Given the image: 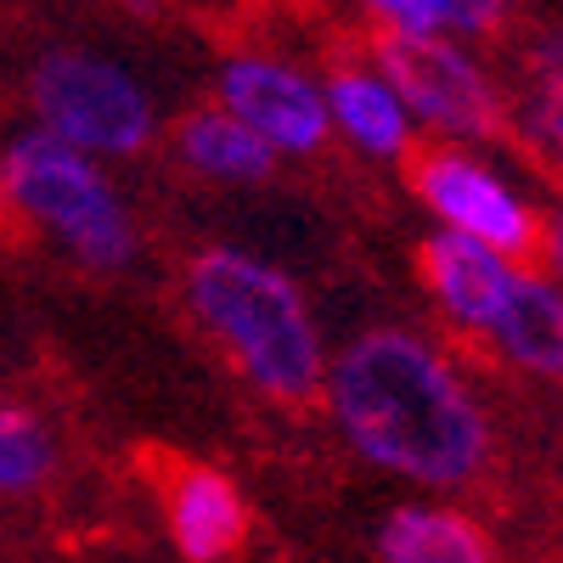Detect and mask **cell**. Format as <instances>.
Masks as SVG:
<instances>
[{
  "label": "cell",
  "mask_w": 563,
  "mask_h": 563,
  "mask_svg": "<svg viewBox=\"0 0 563 563\" xmlns=\"http://www.w3.org/2000/svg\"><path fill=\"white\" fill-rule=\"evenodd\" d=\"M327 406L361 462L395 479L456 490L490 456V422L462 372L406 327H372L327 366Z\"/></svg>",
  "instance_id": "6da1fadb"
},
{
  "label": "cell",
  "mask_w": 563,
  "mask_h": 563,
  "mask_svg": "<svg viewBox=\"0 0 563 563\" xmlns=\"http://www.w3.org/2000/svg\"><path fill=\"white\" fill-rule=\"evenodd\" d=\"M186 305L231 350L243 378L276 400H310L327 384L321 327L288 271L249 249H203L186 265Z\"/></svg>",
  "instance_id": "7a4b0ae2"
},
{
  "label": "cell",
  "mask_w": 563,
  "mask_h": 563,
  "mask_svg": "<svg viewBox=\"0 0 563 563\" xmlns=\"http://www.w3.org/2000/svg\"><path fill=\"white\" fill-rule=\"evenodd\" d=\"M0 180H7V203L23 209L34 225L90 271H119L135 254V225L124 214V198L102 164L79 153L74 141L52 130H23L0 153Z\"/></svg>",
  "instance_id": "3957f363"
},
{
  "label": "cell",
  "mask_w": 563,
  "mask_h": 563,
  "mask_svg": "<svg viewBox=\"0 0 563 563\" xmlns=\"http://www.w3.org/2000/svg\"><path fill=\"white\" fill-rule=\"evenodd\" d=\"M34 113L40 130L74 141L90 158H124L141 153L158 130L153 97L130 68L90 57V52H52L34 63Z\"/></svg>",
  "instance_id": "277c9868"
},
{
  "label": "cell",
  "mask_w": 563,
  "mask_h": 563,
  "mask_svg": "<svg viewBox=\"0 0 563 563\" xmlns=\"http://www.w3.org/2000/svg\"><path fill=\"white\" fill-rule=\"evenodd\" d=\"M378 74L400 90L411 119L440 130L445 141H485L501 124L496 85L451 34H384Z\"/></svg>",
  "instance_id": "5b68a950"
},
{
  "label": "cell",
  "mask_w": 563,
  "mask_h": 563,
  "mask_svg": "<svg viewBox=\"0 0 563 563\" xmlns=\"http://www.w3.org/2000/svg\"><path fill=\"white\" fill-rule=\"evenodd\" d=\"M417 198L434 209V220L445 231H462V238H479L501 254H525L536 249L541 225H536V209L530 198L512 186L496 164L462 153L456 141L451 147H434L417 158Z\"/></svg>",
  "instance_id": "8992f818"
},
{
  "label": "cell",
  "mask_w": 563,
  "mask_h": 563,
  "mask_svg": "<svg viewBox=\"0 0 563 563\" xmlns=\"http://www.w3.org/2000/svg\"><path fill=\"white\" fill-rule=\"evenodd\" d=\"M220 108L238 113L254 135H265L276 153H316L333 135L327 90L282 57H231L220 68Z\"/></svg>",
  "instance_id": "52a82bcc"
},
{
  "label": "cell",
  "mask_w": 563,
  "mask_h": 563,
  "mask_svg": "<svg viewBox=\"0 0 563 563\" xmlns=\"http://www.w3.org/2000/svg\"><path fill=\"white\" fill-rule=\"evenodd\" d=\"M422 276H429V294L434 305L467 327V333H490L512 282H519V265H512V254L479 243V238H462V231H434L429 243H422Z\"/></svg>",
  "instance_id": "ba28073f"
},
{
  "label": "cell",
  "mask_w": 563,
  "mask_h": 563,
  "mask_svg": "<svg viewBox=\"0 0 563 563\" xmlns=\"http://www.w3.org/2000/svg\"><path fill=\"white\" fill-rule=\"evenodd\" d=\"M321 90H327V119H333V130L350 141L355 153L400 158L411 147L417 119H411V108L400 102V90L378 68H339Z\"/></svg>",
  "instance_id": "9c48e42d"
},
{
  "label": "cell",
  "mask_w": 563,
  "mask_h": 563,
  "mask_svg": "<svg viewBox=\"0 0 563 563\" xmlns=\"http://www.w3.org/2000/svg\"><path fill=\"white\" fill-rule=\"evenodd\" d=\"M169 536L186 563H225L249 536L243 490L214 467H192L169 490Z\"/></svg>",
  "instance_id": "30bf717a"
},
{
  "label": "cell",
  "mask_w": 563,
  "mask_h": 563,
  "mask_svg": "<svg viewBox=\"0 0 563 563\" xmlns=\"http://www.w3.org/2000/svg\"><path fill=\"white\" fill-rule=\"evenodd\" d=\"M485 339L519 372L563 378V288L552 276L519 271V282H512V294H507V305Z\"/></svg>",
  "instance_id": "8fae6325"
},
{
  "label": "cell",
  "mask_w": 563,
  "mask_h": 563,
  "mask_svg": "<svg viewBox=\"0 0 563 563\" xmlns=\"http://www.w3.org/2000/svg\"><path fill=\"white\" fill-rule=\"evenodd\" d=\"M175 147H180V158L192 164L198 175L231 180V186H254V180H265L271 164H276L271 141L254 135L238 113H225V108L186 113V124L175 130Z\"/></svg>",
  "instance_id": "7c38bea8"
},
{
  "label": "cell",
  "mask_w": 563,
  "mask_h": 563,
  "mask_svg": "<svg viewBox=\"0 0 563 563\" xmlns=\"http://www.w3.org/2000/svg\"><path fill=\"white\" fill-rule=\"evenodd\" d=\"M378 558L384 563H496L474 519H462L451 507H422V501L395 507L384 519Z\"/></svg>",
  "instance_id": "4fadbf2b"
},
{
  "label": "cell",
  "mask_w": 563,
  "mask_h": 563,
  "mask_svg": "<svg viewBox=\"0 0 563 563\" xmlns=\"http://www.w3.org/2000/svg\"><path fill=\"white\" fill-rule=\"evenodd\" d=\"M57 445L45 422L23 406H0V496H29L52 479Z\"/></svg>",
  "instance_id": "5bb4252c"
},
{
  "label": "cell",
  "mask_w": 563,
  "mask_h": 563,
  "mask_svg": "<svg viewBox=\"0 0 563 563\" xmlns=\"http://www.w3.org/2000/svg\"><path fill=\"white\" fill-rule=\"evenodd\" d=\"M389 34H451L440 0H366Z\"/></svg>",
  "instance_id": "9a60e30c"
},
{
  "label": "cell",
  "mask_w": 563,
  "mask_h": 563,
  "mask_svg": "<svg viewBox=\"0 0 563 563\" xmlns=\"http://www.w3.org/2000/svg\"><path fill=\"white\" fill-rule=\"evenodd\" d=\"M451 34H490L507 18V0H440Z\"/></svg>",
  "instance_id": "2e32d148"
},
{
  "label": "cell",
  "mask_w": 563,
  "mask_h": 563,
  "mask_svg": "<svg viewBox=\"0 0 563 563\" xmlns=\"http://www.w3.org/2000/svg\"><path fill=\"white\" fill-rule=\"evenodd\" d=\"M541 141H547L552 164L563 169V74H558V79H547V102H541Z\"/></svg>",
  "instance_id": "e0dca14e"
},
{
  "label": "cell",
  "mask_w": 563,
  "mask_h": 563,
  "mask_svg": "<svg viewBox=\"0 0 563 563\" xmlns=\"http://www.w3.org/2000/svg\"><path fill=\"white\" fill-rule=\"evenodd\" d=\"M541 254H547V276L558 282V288H563V209H552L547 220H541Z\"/></svg>",
  "instance_id": "ac0fdd59"
},
{
  "label": "cell",
  "mask_w": 563,
  "mask_h": 563,
  "mask_svg": "<svg viewBox=\"0 0 563 563\" xmlns=\"http://www.w3.org/2000/svg\"><path fill=\"white\" fill-rule=\"evenodd\" d=\"M0 198H7V180H0Z\"/></svg>",
  "instance_id": "d6986e66"
}]
</instances>
